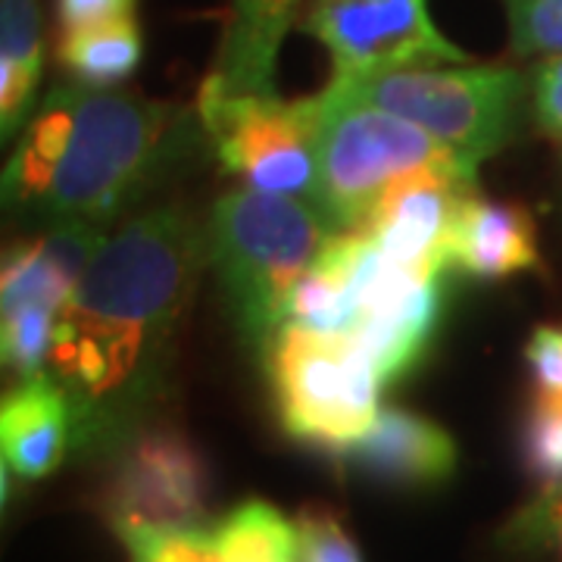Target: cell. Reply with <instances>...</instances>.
I'll use <instances>...</instances> for the list:
<instances>
[{"label": "cell", "mask_w": 562, "mask_h": 562, "mask_svg": "<svg viewBox=\"0 0 562 562\" xmlns=\"http://www.w3.org/2000/svg\"><path fill=\"white\" fill-rule=\"evenodd\" d=\"M338 235L316 206L238 188L222 194L206 232V260L220 276L222 291L241 338L269 350L284 322L294 284L316 262L322 247Z\"/></svg>", "instance_id": "cell-3"}, {"label": "cell", "mask_w": 562, "mask_h": 562, "mask_svg": "<svg viewBox=\"0 0 562 562\" xmlns=\"http://www.w3.org/2000/svg\"><path fill=\"white\" fill-rule=\"evenodd\" d=\"M122 541L128 547V562H225L216 531L203 528L135 531Z\"/></svg>", "instance_id": "cell-24"}, {"label": "cell", "mask_w": 562, "mask_h": 562, "mask_svg": "<svg viewBox=\"0 0 562 562\" xmlns=\"http://www.w3.org/2000/svg\"><path fill=\"white\" fill-rule=\"evenodd\" d=\"M57 57H60L63 69L81 85L116 88L125 79H132L140 66L144 35H140L135 16L63 32Z\"/></svg>", "instance_id": "cell-19"}, {"label": "cell", "mask_w": 562, "mask_h": 562, "mask_svg": "<svg viewBox=\"0 0 562 562\" xmlns=\"http://www.w3.org/2000/svg\"><path fill=\"white\" fill-rule=\"evenodd\" d=\"M57 316L60 313L41 306L0 316V353H3V366L16 372V379H32L38 372H47Z\"/></svg>", "instance_id": "cell-21"}, {"label": "cell", "mask_w": 562, "mask_h": 562, "mask_svg": "<svg viewBox=\"0 0 562 562\" xmlns=\"http://www.w3.org/2000/svg\"><path fill=\"white\" fill-rule=\"evenodd\" d=\"M347 457L369 479L401 487H428L457 472V443L438 422L409 409H382L369 435Z\"/></svg>", "instance_id": "cell-15"}, {"label": "cell", "mask_w": 562, "mask_h": 562, "mask_svg": "<svg viewBox=\"0 0 562 562\" xmlns=\"http://www.w3.org/2000/svg\"><path fill=\"white\" fill-rule=\"evenodd\" d=\"M553 525H557V531H560L562 538V494H553V501H550V513H547Z\"/></svg>", "instance_id": "cell-29"}, {"label": "cell", "mask_w": 562, "mask_h": 562, "mask_svg": "<svg viewBox=\"0 0 562 562\" xmlns=\"http://www.w3.org/2000/svg\"><path fill=\"white\" fill-rule=\"evenodd\" d=\"M103 244L106 228L88 222L50 225L47 235L13 244L3 257L0 313L29 306L60 313Z\"/></svg>", "instance_id": "cell-12"}, {"label": "cell", "mask_w": 562, "mask_h": 562, "mask_svg": "<svg viewBox=\"0 0 562 562\" xmlns=\"http://www.w3.org/2000/svg\"><path fill=\"white\" fill-rule=\"evenodd\" d=\"M194 144V116L122 88L57 85L16 138L3 203L47 225L106 228Z\"/></svg>", "instance_id": "cell-2"}, {"label": "cell", "mask_w": 562, "mask_h": 562, "mask_svg": "<svg viewBox=\"0 0 562 562\" xmlns=\"http://www.w3.org/2000/svg\"><path fill=\"white\" fill-rule=\"evenodd\" d=\"M525 362L538 384V397L562 401V328L541 325L525 344Z\"/></svg>", "instance_id": "cell-26"}, {"label": "cell", "mask_w": 562, "mask_h": 562, "mask_svg": "<svg viewBox=\"0 0 562 562\" xmlns=\"http://www.w3.org/2000/svg\"><path fill=\"white\" fill-rule=\"evenodd\" d=\"M535 120L547 135L562 138V57H547L531 76Z\"/></svg>", "instance_id": "cell-27"}, {"label": "cell", "mask_w": 562, "mask_h": 562, "mask_svg": "<svg viewBox=\"0 0 562 562\" xmlns=\"http://www.w3.org/2000/svg\"><path fill=\"white\" fill-rule=\"evenodd\" d=\"M198 122L228 176L244 188L281 194L319 210V166L306 101L279 94H228L213 79L201 85Z\"/></svg>", "instance_id": "cell-7"}, {"label": "cell", "mask_w": 562, "mask_h": 562, "mask_svg": "<svg viewBox=\"0 0 562 562\" xmlns=\"http://www.w3.org/2000/svg\"><path fill=\"white\" fill-rule=\"evenodd\" d=\"M297 562H362L360 547L325 506H303L294 519Z\"/></svg>", "instance_id": "cell-25"}, {"label": "cell", "mask_w": 562, "mask_h": 562, "mask_svg": "<svg viewBox=\"0 0 562 562\" xmlns=\"http://www.w3.org/2000/svg\"><path fill=\"white\" fill-rule=\"evenodd\" d=\"M357 328L353 341L375 366L382 384H394L422 360L441 319V276H416L391 262L362 232L353 260Z\"/></svg>", "instance_id": "cell-10"}, {"label": "cell", "mask_w": 562, "mask_h": 562, "mask_svg": "<svg viewBox=\"0 0 562 562\" xmlns=\"http://www.w3.org/2000/svg\"><path fill=\"white\" fill-rule=\"evenodd\" d=\"M44 38L38 0H0V132L20 138L35 116Z\"/></svg>", "instance_id": "cell-17"}, {"label": "cell", "mask_w": 562, "mask_h": 562, "mask_svg": "<svg viewBox=\"0 0 562 562\" xmlns=\"http://www.w3.org/2000/svg\"><path fill=\"white\" fill-rule=\"evenodd\" d=\"M303 0H232L213 79L228 94H276V66Z\"/></svg>", "instance_id": "cell-16"}, {"label": "cell", "mask_w": 562, "mask_h": 562, "mask_svg": "<svg viewBox=\"0 0 562 562\" xmlns=\"http://www.w3.org/2000/svg\"><path fill=\"white\" fill-rule=\"evenodd\" d=\"M281 428L294 441L347 453L379 419L384 384L347 335H322L288 322L266 350Z\"/></svg>", "instance_id": "cell-6"}, {"label": "cell", "mask_w": 562, "mask_h": 562, "mask_svg": "<svg viewBox=\"0 0 562 562\" xmlns=\"http://www.w3.org/2000/svg\"><path fill=\"white\" fill-rule=\"evenodd\" d=\"M522 460L553 497L562 494V401L538 397L522 428Z\"/></svg>", "instance_id": "cell-22"}, {"label": "cell", "mask_w": 562, "mask_h": 562, "mask_svg": "<svg viewBox=\"0 0 562 562\" xmlns=\"http://www.w3.org/2000/svg\"><path fill=\"white\" fill-rule=\"evenodd\" d=\"M301 29L328 50L335 76L469 63L431 22L428 0H310Z\"/></svg>", "instance_id": "cell-9"}, {"label": "cell", "mask_w": 562, "mask_h": 562, "mask_svg": "<svg viewBox=\"0 0 562 562\" xmlns=\"http://www.w3.org/2000/svg\"><path fill=\"white\" fill-rule=\"evenodd\" d=\"M519 57H562V0H503Z\"/></svg>", "instance_id": "cell-23"}, {"label": "cell", "mask_w": 562, "mask_h": 562, "mask_svg": "<svg viewBox=\"0 0 562 562\" xmlns=\"http://www.w3.org/2000/svg\"><path fill=\"white\" fill-rule=\"evenodd\" d=\"M72 447V409L50 372L20 379L3 394L0 406V450L3 465L20 479L38 482L60 469Z\"/></svg>", "instance_id": "cell-13"}, {"label": "cell", "mask_w": 562, "mask_h": 562, "mask_svg": "<svg viewBox=\"0 0 562 562\" xmlns=\"http://www.w3.org/2000/svg\"><path fill=\"white\" fill-rule=\"evenodd\" d=\"M306 103L316 138L319 213L335 232H360L384 191L403 176L422 169L475 176L479 169L419 125L331 88Z\"/></svg>", "instance_id": "cell-4"}, {"label": "cell", "mask_w": 562, "mask_h": 562, "mask_svg": "<svg viewBox=\"0 0 562 562\" xmlns=\"http://www.w3.org/2000/svg\"><path fill=\"white\" fill-rule=\"evenodd\" d=\"M138 0H57V25L63 32L91 29L103 22H116L135 16Z\"/></svg>", "instance_id": "cell-28"}, {"label": "cell", "mask_w": 562, "mask_h": 562, "mask_svg": "<svg viewBox=\"0 0 562 562\" xmlns=\"http://www.w3.org/2000/svg\"><path fill=\"white\" fill-rule=\"evenodd\" d=\"M210 503V469L201 450L169 425H144L116 447L103 487V513L113 531L201 528Z\"/></svg>", "instance_id": "cell-8"}, {"label": "cell", "mask_w": 562, "mask_h": 562, "mask_svg": "<svg viewBox=\"0 0 562 562\" xmlns=\"http://www.w3.org/2000/svg\"><path fill=\"white\" fill-rule=\"evenodd\" d=\"M472 194H479V176L422 169L384 191L360 232L379 244L391 262L431 279L450 266V235Z\"/></svg>", "instance_id": "cell-11"}, {"label": "cell", "mask_w": 562, "mask_h": 562, "mask_svg": "<svg viewBox=\"0 0 562 562\" xmlns=\"http://www.w3.org/2000/svg\"><path fill=\"white\" fill-rule=\"evenodd\" d=\"M328 88L419 125L475 166L516 138L525 101V81L516 69L469 63L335 76Z\"/></svg>", "instance_id": "cell-5"}, {"label": "cell", "mask_w": 562, "mask_h": 562, "mask_svg": "<svg viewBox=\"0 0 562 562\" xmlns=\"http://www.w3.org/2000/svg\"><path fill=\"white\" fill-rule=\"evenodd\" d=\"M447 260L465 276L482 281L538 272L541 247L535 216L522 203L482 201L479 194H472L457 216Z\"/></svg>", "instance_id": "cell-14"}, {"label": "cell", "mask_w": 562, "mask_h": 562, "mask_svg": "<svg viewBox=\"0 0 562 562\" xmlns=\"http://www.w3.org/2000/svg\"><path fill=\"white\" fill-rule=\"evenodd\" d=\"M225 562H297V535L272 503L247 501L216 528Z\"/></svg>", "instance_id": "cell-20"}, {"label": "cell", "mask_w": 562, "mask_h": 562, "mask_svg": "<svg viewBox=\"0 0 562 562\" xmlns=\"http://www.w3.org/2000/svg\"><path fill=\"white\" fill-rule=\"evenodd\" d=\"M203 260L198 222L154 210L125 222L85 269L47 360L72 409L76 450H116L160 406Z\"/></svg>", "instance_id": "cell-1"}, {"label": "cell", "mask_w": 562, "mask_h": 562, "mask_svg": "<svg viewBox=\"0 0 562 562\" xmlns=\"http://www.w3.org/2000/svg\"><path fill=\"white\" fill-rule=\"evenodd\" d=\"M360 232H338L322 247L316 262L294 284L288 303V322L322 335H353L357 297H353V260ZM284 322V325H288Z\"/></svg>", "instance_id": "cell-18"}]
</instances>
